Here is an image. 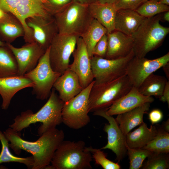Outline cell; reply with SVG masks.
Instances as JSON below:
<instances>
[{
	"instance_id": "cell-14",
	"label": "cell",
	"mask_w": 169,
	"mask_h": 169,
	"mask_svg": "<svg viewBox=\"0 0 169 169\" xmlns=\"http://www.w3.org/2000/svg\"><path fill=\"white\" fill-rule=\"evenodd\" d=\"M6 44L16 59L18 76H23L35 68L46 51L35 42L26 43L19 48L11 44Z\"/></svg>"
},
{
	"instance_id": "cell-33",
	"label": "cell",
	"mask_w": 169,
	"mask_h": 169,
	"mask_svg": "<svg viewBox=\"0 0 169 169\" xmlns=\"http://www.w3.org/2000/svg\"><path fill=\"white\" fill-rule=\"evenodd\" d=\"M147 158V161L142 165V169H169V153L152 152Z\"/></svg>"
},
{
	"instance_id": "cell-23",
	"label": "cell",
	"mask_w": 169,
	"mask_h": 169,
	"mask_svg": "<svg viewBox=\"0 0 169 169\" xmlns=\"http://www.w3.org/2000/svg\"><path fill=\"white\" fill-rule=\"evenodd\" d=\"M88 7L93 18L106 28L107 34L115 30V19L117 10L114 4H102L96 2L89 5Z\"/></svg>"
},
{
	"instance_id": "cell-10",
	"label": "cell",
	"mask_w": 169,
	"mask_h": 169,
	"mask_svg": "<svg viewBox=\"0 0 169 169\" xmlns=\"http://www.w3.org/2000/svg\"><path fill=\"white\" fill-rule=\"evenodd\" d=\"M79 37L58 33L54 38L49 46V58L54 71L62 74L69 68L70 58Z\"/></svg>"
},
{
	"instance_id": "cell-28",
	"label": "cell",
	"mask_w": 169,
	"mask_h": 169,
	"mask_svg": "<svg viewBox=\"0 0 169 169\" xmlns=\"http://www.w3.org/2000/svg\"><path fill=\"white\" fill-rule=\"evenodd\" d=\"M18 76L17 62L6 44L0 46V78Z\"/></svg>"
},
{
	"instance_id": "cell-22",
	"label": "cell",
	"mask_w": 169,
	"mask_h": 169,
	"mask_svg": "<svg viewBox=\"0 0 169 169\" xmlns=\"http://www.w3.org/2000/svg\"><path fill=\"white\" fill-rule=\"evenodd\" d=\"M150 106V103H146L129 111L117 115L115 120L125 136L133 128L144 122V115L149 110Z\"/></svg>"
},
{
	"instance_id": "cell-42",
	"label": "cell",
	"mask_w": 169,
	"mask_h": 169,
	"mask_svg": "<svg viewBox=\"0 0 169 169\" xmlns=\"http://www.w3.org/2000/svg\"><path fill=\"white\" fill-rule=\"evenodd\" d=\"M97 0H73L81 4L89 5L97 2Z\"/></svg>"
},
{
	"instance_id": "cell-5",
	"label": "cell",
	"mask_w": 169,
	"mask_h": 169,
	"mask_svg": "<svg viewBox=\"0 0 169 169\" xmlns=\"http://www.w3.org/2000/svg\"><path fill=\"white\" fill-rule=\"evenodd\" d=\"M133 86L126 75L110 82L94 84L89 96V112L107 109Z\"/></svg>"
},
{
	"instance_id": "cell-35",
	"label": "cell",
	"mask_w": 169,
	"mask_h": 169,
	"mask_svg": "<svg viewBox=\"0 0 169 169\" xmlns=\"http://www.w3.org/2000/svg\"><path fill=\"white\" fill-rule=\"evenodd\" d=\"M73 0H46L44 5L49 13L54 16L68 6Z\"/></svg>"
},
{
	"instance_id": "cell-25",
	"label": "cell",
	"mask_w": 169,
	"mask_h": 169,
	"mask_svg": "<svg viewBox=\"0 0 169 169\" xmlns=\"http://www.w3.org/2000/svg\"><path fill=\"white\" fill-rule=\"evenodd\" d=\"M157 132V125H152L149 128L144 122L134 131L126 135V145L131 148H142L154 137Z\"/></svg>"
},
{
	"instance_id": "cell-19",
	"label": "cell",
	"mask_w": 169,
	"mask_h": 169,
	"mask_svg": "<svg viewBox=\"0 0 169 169\" xmlns=\"http://www.w3.org/2000/svg\"><path fill=\"white\" fill-rule=\"evenodd\" d=\"M53 88L64 102L75 96L83 89L77 74L69 68L57 79Z\"/></svg>"
},
{
	"instance_id": "cell-11",
	"label": "cell",
	"mask_w": 169,
	"mask_h": 169,
	"mask_svg": "<svg viewBox=\"0 0 169 169\" xmlns=\"http://www.w3.org/2000/svg\"><path fill=\"white\" fill-rule=\"evenodd\" d=\"M169 62V52L152 59L134 56L128 64L125 75L133 86L138 88L147 76Z\"/></svg>"
},
{
	"instance_id": "cell-4",
	"label": "cell",
	"mask_w": 169,
	"mask_h": 169,
	"mask_svg": "<svg viewBox=\"0 0 169 169\" xmlns=\"http://www.w3.org/2000/svg\"><path fill=\"white\" fill-rule=\"evenodd\" d=\"M85 147V143L82 140L76 142L63 140L54 153L51 165L45 169H92V156Z\"/></svg>"
},
{
	"instance_id": "cell-48",
	"label": "cell",
	"mask_w": 169,
	"mask_h": 169,
	"mask_svg": "<svg viewBox=\"0 0 169 169\" xmlns=\"http://www.w3.org/2000/svg\"><path fill=\"white\" fill-rule=\"evenodd\" d=\"M6 44V43L2 41L0 39V46L4 45Z\"/></svg>"
},
{
	"instance_id": "cell-46",
	"label": "cell",
	"mask_w": 169,
	"mask_h": 169,
	"mask_svg": "<svg viewBox=\"0 0 169 169\" xmlns=\"http://www.w3.org/2000/svg\"><path fill=\"white\" fill-rule=\"evenodd\" d=\"M0 8V20L4 17L7 14Z\"/></svg>"
},
{
	"instance_id": "cell-39",
	"label": "cell",
	"mask_w": 169,
	"mask_h": 169,
	"mask_svg": "<svg viewBox=\"0 0 169 169\" xmlns=\"http://www.w3.org/2000/svg\"><path fill=\"white\" fill-rule=\"evenodd\" d=\"M163 118V114L161 111L158 109L151 110L148 115V118L152 125L157 124L160 122Z\"/></svg>"
},
{
	"instance_id": "cell-45",
	"label": "cell",
	"mask_w": 169,
	"mask_h": 169,
	"mask_svg": "<svg viewBox=\"0 0 169 169\" xmlns=\"http://www.w3.org/2000/svg\"><path fill=\"white\" fill-rule=\"evenodd\" d=\"M163 15H162V19L164 21L167 22H169V11H167L164 13Z\"/></svg>"
},
{
	"instance_id": "cell-36",
	"label": "cell",
	"mask_w": 169,
	"mask_h": 169,
	"mask_svg": "<svg viewBox=\"0 0 169 169\" xmlns=\"http://www.w3.org/2000/svg\"><path fill=\"white\" fill-rule=\"evenodd\" d=\"M148 0H117L114 5L117 10L130 9L136 10L141 5Z\"/></svg>"
},
{
	"instance_id": "cell-21",
	"label": "cell",
	"mask_w": 169,
	"mask_h": 169,
	"mask_svg": "<svg viewBox=\"0 0 169 169\" xmlns=\"http://www.w3.org/2000/svg\"><path fill=\"white\" fill-rule=\"evenodd\" d=\"M145 17L136 10L119 9L117 10L115 19V30L131 36L142 23Z\"/></svg>"
},
{
	"instance_id": "cell-18",
	"label": "cell",
	"mask_w": 169,
	"mask_h": 169,
	"mask_svg": "<svg viewBox=\"0 0 169 169\" xmlns=\"http://www.w3.org/2000/svg\"><path fill=\"white\" fill-rule=\"evenodd\" d=\"M107 34V49L105 59H115L125 57L133 50L134 41L131 36L116 30Z\"/></svg>"
},
{
	"instance_id": "cell-44",
	"label": "cell",
	"mask_w": 169,
	"mask_h": 169,
	"mask_svg": "<svg viewBox=\"0 0 169 169\" xmlns=\"http://www.w3.org/2000/svg\"><path fill=\"white\" fill-rule=\"evenodd\" d=\"M117 0H97V2L102 4H114Z\"/></svg>"
},
{
	"instance_id": "cell-38",
	"label": "cell",
	"mask_w": 169,
	"mask_h": 169,
	"mask_svg": "<svg viewBox=\"0 0 169 169\" xmlns=\"http://www.w3.org/2000/svg\"><path fill=\"white\" fill-rule=\"evenodd\" d=\"M20 0H0V8L6 13H12Z\"/></svg>"
},
{
	"instance_id": "cell-17",
	"label": "cell",
	"mask_w": 169,
	"mask_h": 169,
	"mask_svg": "<svg viewBox=\"0 0 169 169\" xmlns=\"http://www.w3.org/2000/svg\"><path fill=\"white\" fill-rule=\"evenodd\" d=\"M154 100L152 97L141 94L137 88L133 86L127 94L108 108L106 113L111 116L118 115L131 110L145 103H151Z\"/></svg>"
},
{
	"instance_id": "cell-30",
	"label": "cell",
	"mask_w": 169,
	"mask_h": 169,
	"mask_svg": "<svg viewBox=\"0 0 169 169\" xmlns=\"http://www.w3.org/2000/svg\"><path fill=\"white\" fill-rule=\"evenodd\" d=\"M157 132L154 137L142 148L157 153H169V133L157 125Z\"/></svg>"
},
{
	"instance_id": "cell-29",
	"label": "cell",
	"mask_w": 169,
	"mask_h": 169,
	"mask_svg": "<svg viewBox=\"0 0 169 169\" xmlns=\"http://www.w3.org/2000/svg\"><path fill=\"white\" fill-rule=\"evenodd\" d=\"M0 141L2 146L0 153V164L4 163L17 162L25 165L28 168L32 169L34 162L33 156L22 158L12 154L9 150V141L0 130Z\"/></svg>"
},
{
	"instance_id": "cell-26",
	"label": "cell",
	"mask_w": 169,
	"mask_h": 169,
	"mask_svg": "<svg viewBox=\"0 0 169 169\" xmlns=\"http://www.w3.org/2000/svg\"><path fill=\"white\" fill-rule=\"evenodd\" d=\"M167 81L165 77L153 73L143 81L138 89L139 92L145 96H155L159 98L162 95Z\"/></svg>"
},
{
	"instance_id": "cell-24",
	"label": "cell",
	"mask_w": 169,
	"mask_h": 169,
	"mask_svg": "<svg viewBox=\"0 0 169 169\" xmlns=\"http://www.w3.org/2000/svg\"><path fill=\"white\" fill-rule=\"evenodd\" d=\"M25 31L20 21L13 14L8 13L0 20V39L11 44L16 38L24 37Z\"/></svg>"
},
{
	"instance_id": "cell-7",
	"label": "cell",
	"mask_w": 169,
	"mask_h": 169,
	"mask_svg": "<svg viewBox=\"0 0 169 169\" xmlns=\"http://www.w3.org/2000/svg\"><path fill=\"white\" fill-rule=\"evenodd\" d=\"M94 82V80L79 94L64 102L62 111L63 123L69 128L77 130L90 123L89 96Z\"/></svg>"
},
{
	"instance_id": "cell-43",
	"label": "cell",
	"mask_w": 169,
	"mask_h": 169,
	"mask_svg": "<svg viewBox=\"0 0 169 169\" xmlns=\"http://www.w3.org/2000/svg\"><path fill=\"white\" fill-rule=\"evenodd\" d=\"M163 129L167 132H169V119L164 122L161 125Z\"/></svg>"
},
{
	"instance_id": "cell-40",
	"label": "cell",
	"mask_w": 169,
	"mask_h": 169,
	"mask_svg": "<svg viewBox=\"0 0 169 169\" xmlns=\"http://www.w3.org/2000/svg\"><path fill=\"white\" fill-rule=\"evenodd\" d=\"M159 100L163 102H166L169 105V81H167L165 87L162 95L159 98Z\"/></svg>"
},
{
	"instance_id": "cell-50",
	"label": "cell",
	"mask_w": 169,
	"mask_h": 169,
	"mask_svg": "<svg viewBox=\"0 0 169 169\" xmlns=\"http://www.w3.org/2000/svg\"><path fill=\"white\" fill-rule=\"evenodd\" d=\"M153 0V1H159L160 0Z\"/></svg>"
},
{
	"instance_id": "cell-31",
	"label": "cell",
	"mask_w": 169,
	"mask_h": 169,
	"mask_svg": "<svg viewBox=\"0 0 169 169\" xmlns=\"http://www.w3.org/2000/svg\"><path fill=\"white\" fill-rule=\"evenodd\" d=\"M136 11L145 18H151L169 11V6L161 4L158 1L148 0Z\"/></svg>"
},
{
	"instance_id": "cell-6",
	"label": "cell",
	"mask_w": 169,
	"mask_h": 169,
	"mask_svg": "<svg viewBox=\"0 0 169 169\" xmlns=\"http://www.w3.org/2000/svg\"><path fill=\"white\" fill-rule=\"evenodd\" d=\"M88 6L73 0L64 9L54 15L58 33L80 37L94 19Z\"/></svg>"
},
{
	"instance_id": "cell-20",
	"label": "cell",
	"mask_w": 169,
	"mask_h": 169,
	"mask_svg": "<svg viewBox=\"0 0 169 169\" xmlns=\"http://www.w3.org/2000/svg\"><path fill=\"white\" fill-rule=\"evenodd\" d=\"M33 82L24 76H16L0 78V95L2 98V109L6 110L11 100L19 90L33 86Z\"/></svg>"
},
{
	"instance_id": "cell-34",
	"label": "cell",
	"mask_w": 169,
	"mask_h": 169,
	"mask_svg": "<svg viewBox=\"0 0 169 169\" xmlns=\"http://www.w3.org/2000/svg\"><path fill=\"white\" fill-rule=\"evenodd\" d=\"M85 149L90 151L92 158L98 165L101 166L104 169H120V165L108 159L106 154L100 149L93 148L91 146L85 147Z\"/></svg>"
},
{
	"instance_id": "cell-41",
	"label": "cell",
	"mask_w": 169,
	"mask_h": 169,
	"mask_svg": "<svg viewBox=\"0 0 169 169\" xmlns=\"http://www.w3.org/2000/svg\"><path fill=\"white\" fill-rule=\"evenodd\" d=\"M162 68L165 74L166 79H169V62L164 65Z\"/></svg>"
},
{
	"instance_id": "cell-1",
	"label": "cell",
	"mask_w": 169,
	"mask_h": 169,
	"mask_svg": "<svg viewBox=\"0 0 169 169\" xmlns=\"http://www.w3.org/2000/svg\"><path fill=\"white\" fill-rule=\"evenodd\" d=\"M18 133L9 127L3 133L16 154L19 155L23 150L32 154L34 162L32 169H45L49 165L65 136L63 131L56 128L47 131L33 142L23 139Z\"/></svg>"
},
{
	"instance_id": "cell-3",
	"label": "cell",
	"mask_w": 169,
	"mask_h": 169,
	"mask_svg": "<svg viewBox=\"0 0 169 169\" xmlns=\"http://www.w3.org/2000/svg\"><path fill=\"white\" fill-rule=\"evenodd\" d=\"M162 14L145 18L136 30L131 35L134 41L133 50L135 56L145 57L148 53L162 44L169 33V27L161 25Z\"/></svg>"
},
{
	"instance_id": "cell-16",
	"label": "cell",
	"mask_w": 169,
	"mask_h": 169,
	"mask_svg": "<svg viewBox=\"0 0 169 169\" xmlns=\"http://www.w3.org/2000/svg\"><path fill=\"white\" fill-rule=\"evenodd\" d=\"M12 14L20 21L23 26L25 31L23 37L26 43L34 42L33 31L27 25L26 19L36 15H51L46 9L44 3L39 0H20Z\"/></svg>"
},
{
	"instance_id": "cell-49",
	"label": "cell",
	"mask_w": 169,
	"mask_h": 169,
	"mask_svg": "<svg viewBox=\"0 0 169 169\" xmlns=\"http://www.w3.org/2000/svg\"><path fill=\"white\" fill-rule=\"evenodd\" d=\"M40 1H41L42 2L44 3H45L46 2V0H39Z\"/></svg>"
},
{
	"instance_id": "cell-15",
	"label": "cell",
	"mask_w": 169,
	"mask_h": 169,
	"mask_svg": "<svg viewBox=\"0 0 169 169\" xmlns=\"http://www.w3.org/2000/svg\"><path fill=\"white\" fill-rule=\"evenodd\" d=\"M76 45L77 48L72 54L74 60L69 65V69L77 74L84 89L94 80V78L91 68L90 58L81 37L78 38Z\"/></svg>"
},
{
	"instance_id": "cell-27",
	"label": "cell",
	"mask_w": 169,
	"mask_h": 169,
	"mask_svg": "<svg viewBox=\"0 0 169 169\" xmlns=\"http://www.w3.org/2000/svg\"><path fill=\"white\" fill-rule=\"evenodd\" d=\"M107 33L106 28L96 19H93L87 29L80 36L85 44L90 58L93 56V51L96 43Z\"/></svg>"
},
{
	"instance_id": "cell-32",
	"label": "cell",
	"mask_w": 169,
	"mask_h": 169,
	"mask_svg": "<svg viewBox=\"0 0 169 169\" xmlns=\"http://www.w3.org/2000/svg\"><path fill=\"white\" fill-rule=\"evenodd\" d=\"M127 154L129 160L130 169H139L141 167L145 159L153 152L142 148H132L126 144Z\"/></svg>"
},
{
	"instance_id": "cell-13",
	"label": "cell",
	"mask_w": 169,
	"mask_h": 169,
	"mask_svg": "<svg viewBox=\"0 0 169 169\" xmlns=\"http://www.w3.org/2000/svg\"><path fill=\"white\" fill-rule=\"evenodd\" d=\"M108 109V108H107ZM107 109H101L93 112V115L103 117L108 121L106 124L104 130L107 134V144L100 149H108L116 155L117 160L120 161L127 154L125 136L123 134L115 119L107 114Z\"/></svg>"
},
{
	"instance_id": "cell-9",
	"label": "cell",
	"mask_w": 169,
	"mask_h": 169,
	"mask_svg": "<svg viewBox=\"0 0 169 169\" xmlns=\"http://www.w3.org/2000/svg\"><path fill=\"white\" fill-rule=\"evenodd\" d=\"M134 56L133 50L126 56L115 59H107L93 56L90 59L95 79L94 84L110 82L125 75L128 64Z\"/></svg>"
},
{
	"instance_id": "cell-2",
	"label": "cell",
	"mask_w": 169,
	"mask_h": 169,
	"mask_svg": "<svg viewBox=\"0 0 169 169\" xmlns=\"http://www.w3.org/2000/svg\"><path fill=\"white\" fill-rule=\"evenodd\" d=\"M64 103L53 88L48 100L38 111L34 113L29 110L22 112L9 127L19 132L31 124L39 122L42 124L38 127V133L41 136L63 123L62 111Z\"/></svg>"
},
{
	"instance_id": "cell-8",
	"label": "cell",
	"mask_w": 169,
	"mask_h": 169,
	"mask_svg": "<svg viewBox=\"0 0 169 169\" xmlns=\"http://www.w3.org/2000/svg\"><path fill=\"white\" fill-rule=\"evenodd\" d=\"M49 47L33 70L24 76L33 83V93L37 99L44 100L49 97L53 85L60 74L52 69L49 58Z\"/></svg>"
},
{
	"instance_id": "cell-47",
	"label": "cell",
	"mask_w": 169,
	"mask_h": 169,
	"mask_svg": "<svg viewBox=\"0 0 169 169\" xmlns=\"http://www.w3.org/2000/svg\"><path fill=\"white\" fill-rule=\"evenodd\" d=\"M158 2L161 4L169 5V0H160Z\"/></svg>"
},
{
	"instance_id": "cell-12",
	"label": "cell",
	"mask_w": 169,
	"mask_h": 169,
	"mask_svg": "<svg viewBox=\"0 0 169 169\" xmlns=\"http://www.w3.org/2000/svg\"><path fill=\"white\" fill-rule=\"evenodd\" d=\"M26 23L33 31L34 42L46 50L58 33L54 16L51 15H34L27 18Z\"/></svg>"
},
{
	"instance_id": "cell-37",
	"label": "cell",
	"mask_w": 169,
	"mask_h": 169,
	"mask_svg": "<svg viewBox=\"0 0 169 169\" xmlns=\"http://www.w3.org/2000/svg\"><path fill=\"white\" fill-rule=\"evenodd\" d=\"M107 49V34H105L101 38L95 45L93 51V55L105 58Z\"/></svg>"
}]
</instances>
